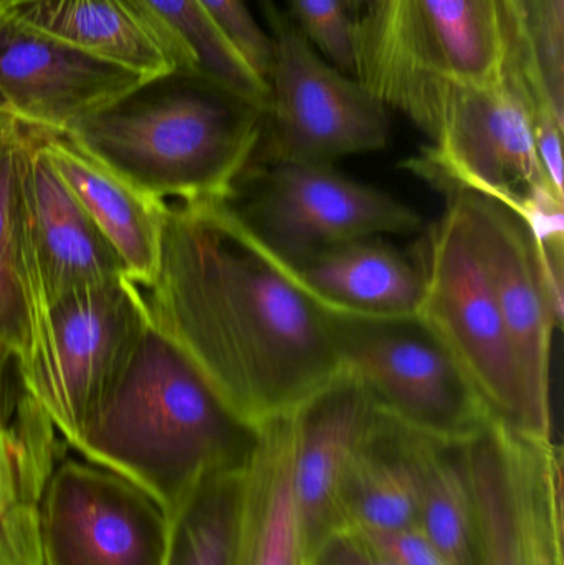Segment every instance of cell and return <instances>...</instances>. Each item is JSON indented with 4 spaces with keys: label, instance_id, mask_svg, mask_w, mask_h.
<instances>
[{
    "label": "cell",
    "instance_id": "obj_14",
    "mask_svg": "<svg viewBox=\"0 0 564 565\" xmlns=\"http://www.w3.org/2000/svg\"><path fill=\"white\" fill-rule=\"evenodd\" d=\"M145 83L136 73L0 20V95L22 125L65 132Z\"/></svg>",
    "mask_w": 564,
    "mask_h": 565
},
{
    "label": "cell",
    "instance_id": "obj_5",
    "mask_svg": "<svg viewBox=\"0 0 564 565\" xmlns=\"http://www.w3.org/2000/svg\"><path fill=\"white\" fill-rule=\"evenodd\" d=\"M539 106L520 70L487 85L454 86L440 103L433 146L406 168L444 192H476L509 205L539 241L562 235L564 194L543 169L533 136Z\"/></svg>",
    "mask_w": 564,
    "mask_h": 565
},
{
    "label": "cell",
    "instance_id": "obj_24",
    "mask_svg": "<svg viewBox=\"0 0 564 565\" xmlns=\"http://www.w3.org/2000/svg\"><path fill=\"white\" fill-rule=\"evenodd\" d=\"M419 527L444 565H473V514L459 445L427 441Z\"/></svg>",
    "mask_w": 564,
    "mask_h": 565
},
{
    "label": "cell",
    "instance_id": "obj_23",
    "mask_svg": "<svg viewBox=\"0 0 564 565\" xmlns=\"http://www.w3.org/2000/svg\"><path fill=\"white\" fill-rule=\"evenodd\" d=\"M19 131L0 142V341L9 345L26 371L32 352L29 258L22 227Z\"/></svg>",
    "mask_w": 564,
    "mask_h": 565
},
{
    "label": "cell",
    "instance_id": "obj_39",
    "mask_svg": "<svg viewBox=\"0 0 564 565\" xmlns=\"http://www.w3.org/2000/svg\"><path fill=\"white\" fill-rule=\"evenodd\" d=\"M370 2V0H366V3Z\"/></svg>",
    "mask_w": 564,
    "mask_h": 565
},
{
    "label": "cell",
    "instance_id": "obj_1",
    "mask_svg": "<svg viewBox=\"0 0 564 565\" xmlns=\"http://www.w3.org/2000/svg\"><path fill=\"white\" fill-rule=\"evenodd\" d=\"M152 322L260 430L341 374L324 309L225 202H174L146 289Z\"/></svg>",
    "mask_w": 564,
    "mask_h": 565
},
{
    "label": "cell",
    "instance_id": "obj_8",
    "mask_svg": "<svg viewBox=\"0 0 564 565\" xmlns=\"http://www.w3.org/2000/svg\"><path fill=\"white\" fill-rule=\"evenodd\" d=\"M459 448L473 565H564L562 448L496 418Z\"/></svg>",
    "mask_w": 564,
    "mask_h": 565
},
{
    "label": "cell",
    "instance_id": "obj_6",
    "mask_svg": "<svg viewBox=\"0 0 564 565\" xmlns=\"http://www.w3.org/2000/svg\"><path fill=\"white\" fill-rule=\"evenodd\" d=\"M321 308L341 372L360 382L386 417L447 445L470 440L492 420L453 355L416 316L381 318Z\"/></svg>",
    "mask_w": 564,
    "mask_h": 565
},
{
    "label": "cell",
    "instance_id": "obj_7",
    "mask_svg": "<svg viewBox=\"0 0 564 565\" xmlns=\"http://www.w3.org/2000/svg\"><path fill=\"white\" fill-rule=\"evenodd\" d=\"M449 198L423 254L416 318L453 355L496 420L533 437L525 388L462 205ZM535 438V437H533Z\"/></svg>",
    "mask_w": 564,
    "mask_h": 565
},
{
    "label": "cell",
    "instance_id": "obj_35",
    "mask_svg": "<svg viewBox=\"0 0 564 565\" xmlns=\"http://www.w3.org/2000/svg\"><path fill=\"white\" fill-rule=\"evenodd\" d=\"M347 3L348 10L353 13L354 17L360 15L361 10L366 6V0H344Z\"/></svg>",
    "mask_w": 564,
    "mask_h": 565
},
{
    "label": "cell",
    "instance_id": "obj_9",
    "mask_svg": "<svg viewBox=\"0 0 564 565\" xmlns=\"http://www.w3.org/2000/svg\"><path fill=\"white\" fill-rule=\"evenodd\" d=\"M221 202L285 264L341 242L423 228L413 209L333 164L251 162Z\"/></svg>",
    "mask_w": 564,
    "mask_h": 565
},
{
    "label": "cell",
    "instance_id": "obj_33",
    "mask_svg": "<svg viewBox=\"0 0 564 565\" xmlns=\"http://www.w3.org/2000/svg\"><path fill=\"white\" fill-rule=\"evenodd\" d=\"M20 122L10 113H0V142L7 141L19 131Z\"/></svg>",
    "mask_w": 564,
    "mask_h": 565
},
{
    "label": "cell",
    "instance_id": "obj_3",
    "mask_svg": "<svg viewBox=\"0 0 564 565\" xmlns=\"http://www.w3.org/2000/svg\"><path fill=\"white\" fill-rule=\"evenodd\" d=\"M264 113L204 76L145 83L65 135L136 188L168 202L227 201L255 156Z\"/></svg>",
    "mask_w": 564,
    "mask_h": 565
},
{
    "label": "cell",
    "instance_id": "obj_13",
    "mask_svg": "<svg viewBox=\"0 0 564 565\" xmlns=\"http://www.w3.org/2000/svg\"><path fill=\"white\" fill-rule=\"evenodd\" d=\"M171 520L155 498L98 465L65 460L46 484L43 565H166Z\"/></svg>",
    "mask_w": 564,
    "mask_h": 565
},
{
    "label": "cell",
    "instance_id": "obj_4",
    "mask_svg": "<svg viewBox=\"0 0 564 565\" xmlns=\"http://www.w3.org/2000/svg\"><path fill=\"white\" fill-rule=\"evenodd\" d=\"M513 70L545 86L515 0H370L354 20V78L430 141L450 88Z\"/></svg>",
    "mask_w": 564,
    "mask_h": 565
},
{
    "label": "cell",
    "instance_id": "obj_36",
    "mask_svg": "<svg viewBox=\"0 0 564 565\" xmlns=\"http://www.w3.org/2000/svg\"><path fill=\"white\" fill-rule=\"evenodd\" d=\"M533 2H535V0H522L523 10H525L526 22H529V10H530V7H532ZM529 32H530V30H529Z\"/></svg>",
    "mask_w": 564,
    "mask_h": 565
},
{
    "label": "cell",
    "instance_id": "obj_25",
    "mask_svg": "<svg viewBox=\"0 0 564 565\" xmlns=\"http://www.w3.org/2000/svg\"><path fill=\"white\" fill-rule=\"evenodd\" d=\"M189 49L194 52L202 75L219 88L264 113L270 86L237 46L215 25L198 0H141Z\"/></svg>",
    "mask_w": 564,
    "mask_h": 565
},
{
    "label": "cell",
    "instance_id": "obj_27",
    "mask_svg": "<svg viewBox=\"0 0 564 565\" xmlns=\"http://www.w3.org/2000/svg\"><path fill=\"white\" fill-rule=\"evenodd\" d=\"M298 32L317 46L334 68L354 73V20L344 0H290Z\"/></svg>",
    "mask_w": 564,
    "mask_h": 565
},
{
    "label": "cell",
    "instance_id": "obj_10",
    "mask_svg": "<svg viewBox=\"0 0 564 565\" xmlns=\"http://www.w3.org/2000/svg\"><path fill=\"white\" fill-rule=\"evenodd\" d=\"M149 324L145 291L126 277L50 305L45 349L22 385L70 447L125 374Z\"/></svg>",
    "mask_w": 564,
    "mask_h": 565
},
{
    "label": "cell",
    "instance_id": "obj_34",
    "mask_svg": "<svg viewBox=\"0 0 564 565\" xmlns=\"http://www.w3.org/2000/svg\"><path fill=\"white\" fill-rule=\"evenodd\" d=\"M262 6H264L265 13L270 17L272 22L275 23V26L280 25L281 19L277 12H275V6L272 3V0H262Z\"/></svg>",
    "mask_w": 564,
    "mask_h": 565
},
{
    "label": "cell",
    "instance_id": "obj_18",
    "mask_svg": "<svg viewBox=\"0 0 564 565\" xmlns=\"http://www.w3.org/2000/svg\"><path fill=\"white\" fill-rule=\"evenodd\" d=\"M35 129L53 169L118 252L129 280L148 289L158 268L168 202L136 188L65 132Z\"/></svg>",
    "mask_w": 564,
    "mask_h": 565
},
{
    "label": "cell",
    "instance_id": "obj_32",
    "mask_svg": "<svg viewBox=\"0 0 564 565\" xmlns=\"http://www.w3.org/2000/svg\"><path fill=\"white\" fill-rule=\"evenodd\" d=\"M22 394L19 362L12 349L0 341V428L12 420Z\"/></svg>",
    "mask_w": 564,
    "mask_h": 565
},
{
    "label": "cell",
    "instance_id": "obj_15",
    "mask_svg": "<svg viewBox=\"0 0 564 565\" xmlns=\"http://www.w3.org/2000/svg\"><path fill=\"white\" fill-rule=\"evenodd\" d=\"M0 20L146 82L178 72L204 76L194 52L141 0H0Z\"/></svg>",
    "mask_w": 564,
    "mask_h": 565
},
{
    "label": "cell",
    "instance_id": "obj_37",
    "mask_svg": "<svg viewBox=\"0 0 564 565\" xmlns=\"http://www.w3.org/2000/svg\"><path fill=\"white\" fill-rule=\"evenodd\" d=\"M0 113H10L9 108H7V103L3 102L2 95H0ZM12 115V113H10Z\"/></svg>",
    "mask_w": 564,
    "mask_h": 565
},
{
    "label": "cell",
    "instance_id": "obj_19",
    "mask_svg": "<svg viewBox=\"0 0 564 565\" xmlns=\"http://www.w3.org/2000/svg\"><path fill=\"white\" fill-rule=\"evenodd\" d=\"M291 414L260 428L242 471L231 565H315L295 503Z\"/></svg>",
    "mask_w": 564,
    "mask_h": 565
},
{
    "label": "cell",
    "instance_id": "obj_28",
    "mask_svg": "<svg viewBox=\"0 0 564 565\" xmlns=\"http://www.w3.org/2000/svg\"><path fill=\"white\" fill-rule=\"evenodd\" d=\"M529 30L546 92L564 116V0H535Z\"/></svg>",
    "mask_w": 564,
    "mask_h": 565
},
{
    "label": "cell",
    "instance_id": "obj_21",
    "mask_svg": "<svg viewBox=\"0 0 564 565\" xmlns=\"http://www.w3.org/2000/svg\"><path fill=\"white\" fill-rule=\"evenodd\" d=\"M427 441L377 411L344 477L340 534L419 524Z\"/></svg>",
    "mask_w": 564,
    "mask_h": 565
},
{
    "label": "cell",
    "instance_id": "obj_16",
    "mask_svg": "<svg viewBox=\"0 0 564 565\" xmlns=\"http://www.w3.org/2000/svg\"><path fill=\"white\" fill-rule=\"evenodd\" d=\"M20 191L23 231L49 308L66 292L128 278L118 252L53 169L33 126L20 129Z\"/></svg>",
    "mask_w": 564,
    "mask_h": 565
},
{
    "label": "cell",
    "instance_id": "obj_29",
    "mask_svg": "<svg viewBox=\"0 0 564 565\" xmlns=\"http://www.w3.org/2000/svg\"><path fill=\"white\" fill-rule=\"evenodd\" d=\"M198 3L237 46L252 68L268 82L274 63L275 39L258 25L245 0H198Z\"/></svg>",
    "mask_w": 564,
    "mask_h": 565
},
{
    "label": "cell",
    "instance_id": "obj_26",
    "mask_svg": "<svg viewBox=\"0 0 564 565\" xmlns=\"http://www.w3.org/2000/svg\"><path fill=\"white\" fill-rule=\"evenodd\" d=\"M244 468L205 481L169 518L166 565H231Z\"/></svg>",
    "mask_w": 564,
    "mask_h": 565
},
{
    "label": "cell",
    "instance_id": "obj_2",
    "mask_svg": "<svg viewBox=\"0 0 564 565\" xmlns=\"http://www.w3.org/2000/svg\"><path fill=\"white\" fill-rule=\"evenodd\" d=\"M258 435L151 318L72 448L145 490L171 518L202 483L241 471Z\"/></svg>",
    "mask_w": 564,
    "mask_h": 565
},
{
    "label": "cell",
    "instance_id": "obj_22",
    "mask_svg": "<svg viewBox=\"0 0 564 565\" xmlns=\"http://www.w3.org/2000/svg\"><path fill=\"white\" fill-rule=\"evenodd\" d=\"M58 455L55 425L23 388L0 428V565H43L40 516Z\"/></svg>",
    "mask_w": 564,
    "mask_h": 565
},
{
    "label": "cell",
    "instance_id": "obj_38",
    "mask_svg": "<svg viewBox=\"0 0 564 565\" xmlns=\"http://www.w3.org/2000/svg\"><path fill=\"white\" fill-rule=\"evenodd\" d=\"M515 3H517V6L520 7V10H523L522 0H515ZM523 12H525V10H523ZM523 15H525V13H523ZM525 19H526V15H525Z\"/></svg>",
    "mask_w": 564,
    "mask_h": 565
},
{
    "label": "cell",
    "instance_id": "obj_12",
    "mask_svg": "<svg viewBox=\"0 0 564 565\" xmlns=\"http://www.w3.org/2000/svg\"><path fill=\"white\" fill-rule=\"evenodd\" d=\"M462 205L473 245L492 286L525 388L533 437L553 440L552 342L563 306L546 281L529 222L502 202L470 191H446Z\"/></svg>",
    "mask_w": 564,
    "mask_h": 565
},
{
    "label": "cell",
    "instance_id": "obj_20",
    "mask_svg": "<svg viewBox=\"0 0 564 565\" xmlns=\"http://www.w3.org/2000/svg\"><path fill=\"white\" fill-rule=\"evenodd\" d=\"M287 267L315 301L338 311L416 316L423 298L421 264L380 237L330 245Z\"/></svg>",
    "mask_w": 564,
    "mask_h": 565
},
{
    "label": "cell",
    "instance_id": "obj_31",
    "mask_svg": "<svg viewBox=\"0 0 564 565\" xmlns=\"http://www.w3.org/2000/svg\"><path fill=\"white\" fill-rule=\"evenodd\" d=\"M315 565H396L354 534L330 537L315 554Z\"/></svg>",
    "mask_w": 564,
    "mask_h": 565
},
{
    "label": "cell",
    "instance_id": "obj_30",
    "mask_svg": "<svg viewBox=\"0 0 564 565\" xmlns=\"http://www.w3.org/2000/svg\"><path fill=\"white\" fill-rule=\"evenodd\" d=\"M354 536L396 565H444L419 524L404 530L361 533Z\"/></svg>",
    "mask_w": 564,
    "mask_h": 565
},
{
    "label": "cell",
    "instance_id": "obj_17",
    "mask_svg": "<svg viewBox=\"0 0 564 565\" xmlns=\"http://www.w3.org/2000/svg\"><path fill=\"white\" fill-rule=\"evenodd\" d=\"M377 408L341 372L294 412V494L311 556L341 533V490Z\"/></svg>",
    "mask_w": 564,
    "mask_h": 565
},
{
    "label": "cell",
    "instance_id": "obj_11",
    "mask_svg": "<svg viewBox=\"0 0 564 565\" xmlns=\"http://www.w3.org/2000/svg\"><path fill=\"white\" fill-rule=\"evenodd\" d=\"M268 86L264 132L252 162L333 164L390 141L387 106L324 62L297 29L277 30Z\"/></svg>",
    "mask_w": 564,
    "mask_h": 565
}]
</instances>
